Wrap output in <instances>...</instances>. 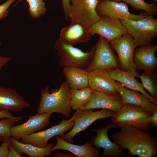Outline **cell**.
<instances>
[{
	"label": "cell",
	"mask_w": 157,
	"mask_h": 157,
	"mask_svg": "<svg viewBox=\"0 0 157 157\" xmlns=\"http://www.w3.org/2000/svg\"><path fill=\"white\" fill-rule=\"evenodd\" d=\"M120 130L112 135L113 142L140 157H154L157 151L156 137L147 130L130 125L119 126Z\"/></svg>",
	"instance_id": "obj_1"
},
{
	"label": "cell",
	"mask_w": 157,
	"mask_h": 157,
	"mask_svg": "<svg viewBox=\"0 0 157 157\" xmlns=\"http://www.w3.org/2000/svg\"><path fill=\"white\" fill-rule=\"evenodd\" d=\"M49 87V85H46L40 91V99L37 113L52 114L56 113L70 117L72 109L70 104V88L67 83L65 81L63 82L58 89H52L51 93Z\"/></svg>",
	"instance_id": "obj_2"
},
{
	"label": "cell",
	"mask_w": 157,
	"mask_h": 157,
	"mask_svg": "<svg viewBox=\"0 0 157 157\" xmlns=\"http://www.w3.org/2000/svg\"><path fill=\"white\" fill-rule=\"evenodd\" d=\"M127 33L133 38L136 47L151 43L157 36V20L147 15L136 20H120Z\"/></svg>",
	"instance_id": "obj_3"
},
{
	"label": "cell",
	"mask_w": 157,
	"mask_h": 157,
	"mask_svg": "<svg viewBox=\"0 0 157 157\" xmlns=\"http://www.w3.org/2000/svg\"><path fill=\"white\" fill-rule=\"evenodd\" d=\"M54 48L59 57V64L61 67H72L86 69L93 57L95 45L92 46L90 51L84 52L58 39L55 42Z\"/></svg>",
	"instance_id": "obj_4"
},
{
	"label": "cell",
	"mask_w": 157,
	"mask_h": 157,
	"mask_svg": "<svg viewBox=\"0 0 157 157\" xmlns=\"http://www.w3.org/2000/svg\"><path fill=\"white\" fill-rule=\"evenodd\" d=\"M151 114L138 106L123 104L119 111L111 117V121L115 127L130 125L148 130L151 127L149 121Z\"/></svg>",
	"instance_id": "obj_5"
},
{
	"label": "cell",
	"mask_w": 157,
	"mask_h": 157,
	"mask_svg": "<svg viewBox=\"0 0 157 157\" xmlns=\"http://www.w3.org/2000/svg\"><path fill=\"white\" fill-rule=\"evenodd\" d=\"M120 69L118 58L107 40L99 36L95 45L92 58L86 69L89 72L96 70Z\"/></svg>",
	"instance_id": "obj_6"
},
{
	"label": "cell",
	"mask_w": 157,
	"mask_h": 157,
	"mask_svg": "<svg viewBox=\"0 0 157 157\" xmlns=\"http://www.w3.org/2000/svg\"><path fill=\"white\" fill-rule=\"evenodd\" d=\"M93 109L76 111L71 118L74 122L72 128L67 133L60 137L68 142L73 143V138L78 133L87 129L96 120L111 117L115 113L110 110L103 109L93 111Z\"/></svg>",
	"instance_id": "obj_7"
},
{
	"label": "cell",
	"mask_w": 157,
	"mask_h": 157,
	"mask_svg": "<svg viewBox=\"0 0 157 157\" xmlns=\"http://www.w3.org/2000/svg\"><path fill=\"white\" fill-rule=\"evenodd\" d=\"M99 0H71L68 18L89 28L100 19L96 11Z\"/></svg>",
	"instance_id": "obj_8"
},
{
	"label": "cell",
	"mask_w": 157,
	"mask_h": 157,
	"mask_svg": "<svg viewBox=\"0 0 157 157\" xmlns=\"http://www.w3.org/2000/svg\"><path fill=\"white\" fill-rule=\"evenodd\" d=\"M110 43L118 55L121 69L125 72L137 70L133 58L134 51L137 47L129 34L127 33L111 41Z\"/></svg>",
	"instance_id": "obj_9"
},
{
	"label": "cell",
	"mask_w": 157,
	"mask_h": 157,
	"mask_svg": "<svg viewBox=\"0 0 157 157\" xmlns=\"http://www.w3.org/2000/svg\"><path fill=\"white\" fill-rule=\"evenodd\" d=\"M74 124L71 118L69 120L63 119L58 124L46 130L34 132L21 138L20 142L38 147H45L49 144L50 139L56 135H63L65 132L70 130Z\"/></svg>",
	"instance_id": "obj_10"
},
{
	"label": "cell",
	"mask_w": 157,
	"mask_h": 157,
	"mask_svg": "<svg viewBox=\"0 0 157 157\" xmlns=\"http://www.w3.org/2000/svg\"><path fill=\"white\" fill-rule=\"evenodd\" d=\"M96 11L100 17H106L116 19L136 20L142 19L147 15L146 13L137 15L129 12L126 3L108 0H100Z\"/></svg>",
	"instance_id": "obj_11"
},
{
	"label": "cell",
	"mask_w": 157,
	"mask_h": 157,
	"mask_svg": "<svg viewBox=\"0 0 157 157\" xmlns=\"http://www.w3.org/2000/svg\"><path fill=\"white\" fill-rule=\"evenodd\" d=\"M92 36L99 35L110 42L127 33L126 28L120 20L106 17H101L99 19L89 28Z\"/></svg>",
	"instance_id": "obj_12"
},
{
	"label": "cell",
	"mask_w": 157,
	"mask_h": 157,
	"mask_svg": "<svg viewBox=\"0 0 157 157\" xmlns=\"http://www.w3.org/2000/svg\"><path fill=\"white\" fill-rule=\"evenodd\" d=\"M52 114L37 113L30 116L25 122L11 127V136L18 140L47 127Z\"/></svg>",
	"instance_id": "obj_13"
},
{
	"label": "cell",
	"mask_w": 157,
	"mask_h": 157,
	"mask_svg": "<svg viewBox=\"0 0 157 157\" xmlns=\"http://www.w3.org/2000/svg\"><path fill=\"white\" fill-rule=\"evenodd\" d=\"M115 127L113 123L107 124L98 129H93L95 135L93 136L89 142L97 149L102 148V157H115L119 156L124 150L121 146L111 141L108 136V130Z\"/></svg>",
	"instance_id": "obj_14"
},
{
	"label": "cell",
	"mask_w": 157,
	"mask_h": 157,
	"mask_svg": "<svg viewBox=\"0 0 157 157\" xmlns=\"http://www.w3.org/2000/svg\"><path fill=\"white\" fill-rule=\"evenodd\" d=\"M88 87L93 91L110 95L119 94L116 81L107 70H96L88 72Z\"/></svg>",
	"instance_id": "obj_15"
},
{
	"label": "cell",
	"mask_w": 157,
	"mask_h": 157,
	"mask_svg": "<svg viewBox=\"0 0 157 157\" xmlns=\"http://www.w3.org/2000/svg\"><path fill=\"white\" fill-rule=\"evenodd\" d=\"M31 106L30 103L15 90L0 85V111L17 112Z\"/></svg>",
	"instance_id": "obj_16"
},
{
	"label": "cell",
	"mask_w": 157,
	"mask_h": 157,
	"mask_svg": "<svg viewBox=\"0 0 157 157\" xmlns=\"http://www.w3.org/2000/svg\"><path fill=\"white\" fill-rule=\"evenodd\" d=\"M157 45L151 44L136 47L133 58L137 70L155 71L157 67Z\"/></svg>",
	"instance_id": "obj_17"
},
{
	"label": "cell",
	"mask_w": 157,
	"mask_h": 157,
	"mask_svg": "<svg viewBox=\"0 0 157 157\" xmlns=\"http://www.w3.org/2000/svg\"><path fill=\"white\" fill-rule=\"evenodd\" d=\"M108 71L113 79L121 83L127 89L136 90L143 94L152 103L157 104V99L152 97L148 94L144 90L141 83L135 78L139 75V72L137 70L125 72L119 68Z\"/></svg>",
	"instance_id": "obj_18"
},
{
	"label": "cell",
	"mask_w": 157,
	"mask_h": 157,
	"mask_svg": "<svg viewBox=\"0 0 157 157\" xmlns=\"http://www.w3.org/2000/svg\"><path fill=\"white\" fill-rule=\"evenodd\" d=\"M92 36L89 28L78 23L71 22L62 28L58 39L65 44L73 45L88 42Z\"/></svg>",
	"instance_id": "obj_19"
},
{
	"label": "cell",
	"mask_w": 157,
	"mask_h": 157,
	"mask_svg": "<svg viewBox=\"0 0 157 157\" xmlns=\"http://www.w3.org/2000/svg\"><path fill=\"white\" fill-rule=\"evenodd\" d=\"M117 84L123 104H128L138 106L151 114L157 109V104L152 103L143 94L136 90L127 89L117 82Z\"/></svg>",
	"instance_id": "obj_20"
},
{
	"label": "cell",
	"mask_w": 157,
	"mask_h": 157,
	"mask_svg": "<svg viewBox=\"0 0 157 157\" xmlns=\"http://www.w3.org/2000/svg\"><path fill=\"white\" fill-rule=\"evenodd\" d=\"M123 104L122 97L119 94L110 95L93 91L91 100L81 110L106 109L115 113L119 111Z\"/></svg>",
	"instance_id": "obj_21"
},
{
	"label": "cell",
	"mask_w": 157,
	"mask_h": 157,
	"mask_svg": "<svg viewBox=\"0 0 157 157\" xmlns=\"http://www.w3.org/2000/svg\"><path fill=\"white\" fill-rule=\"evenodd\" d=\"M55 137L57 143L52 148V152L61 149L70 152L77 157H97L99 156V152L98 149L87 142L83 145H78L66 141L59 135Z\"/></svg>",
	"instance_id": "obj_22"
},
{
	"label": "cell",
	"mask_w": 157,
	"mask_h": 157,
	"mask_svg": "<svg viewBox=\"0 0 157 157\" xmlns=\"http://www.w3.org/2000/svg\"><path fill=\"white\" fill-rule=\"evenodd\" d=\"M66 81L70 89H81L88 87V72L86 69L72 67L63 68Z\"/></svg>",
	"instance_id": "obj_23"
},
{
	"label": "cell",
	"mask_w": 157,
	"mask_h": 157,
	"mask_svg": "<svg viewBox=\"0 0 157 157\" xmlns=\"http://www.w3.org/2000/svg\"><path fill=\"white\" fill-rule=\"evenodd\" d=\"M9 139L12 145L20 154L24 153L29 157L48 156L51 154V149L54 146L53 144L49 143L45 147H40L30 144L23 143L11 136Z\"/></svg>",
	"instance_id": "obj_24"
},
{
	"label": "cell",
	"mask_w": 157,
	"mask_h": 157,
	"mask_svg": "<svg viewBox=\"0 0 157 157\" xmlns=\"http://www.w3.org/2000/svg\"><path fill=\"white\" fill-rule=\"evenodd\" d=\"M93 91L89 87L81 89H70L72 109L76 111L81 110L91 100Z\"/></svg>",
	"instance_id": "obj_25"
},
{
	"label": "cell",
	"mask_w": 157,
	"mask_h": 157,
	"mask_svg": "<svg viewBox=\"0 0 157 157\" xmlns=\"http://www.w3.org/2000/svg\"><path fill=\"white\" fill-rule=\"evenodd\" d=\"M138 77L144 88L153 97L157 99V73L155 71H145Z\"/></svg>",
	"instance_id": "obj_26"
},
{
	"label": "cell",
	"mask_w": 157,
	"mask_h": 157,
	"mask_svg": "<svg viewBox=\"0 0 157 157\" xmlns=\"http://www.w3.org/2000/svg\"><path fill=\"white\" fill-rule=\"evenodd\" d=\"M22 0H19L14 5L15 6ZM29 5L28 11L31 17L39 18L44 15L47 11L45 3L43 0H25Z\"/></svg>",
	"instance_id": "obj_27"
},
{
	"label": "cell",
	"mask_w": 157,
	"mask_h": 157,
	"mask_svg": "<svg viewBox=\"0 0 157 157\" xmlns=\"http://www.w3.org/2000/svg\"><path fill=\"white\" fill-rule=\"evenodd\" d=\"M23 117L14 116L12 118H4L0 120V136L2 137L3 142L11 136V127L20 121Z\"/></svg>",
	"instance_id": "obj_28"
},
{
	"label": "cell",
	"mask_w": 157,
	"mask_h": 157,
	"mask_svg": "<svg viewBox=\"0 0 157 157\" xmlns=\"http://www.w3.org/2000/svg\"><path fill=\"white\" fill-rule=\"evenodd\" d=\"M128 3L136 10H142L145 11L148 15L153 16L157 13V6L156 3L153 2L148 3L144 0H126Z\"/></svg>",
	"instance_id": "obj_29"
},
{
	"label": "cell",
	"mask_w": 157,
	"mask_h": 157,
	"mask_svg": "<svg viewBox=\"0 0 157 157\" xmlns=\"http://www.w3.org/2000/svg\"><path fill=\"white\" fill-rule=\"evenodd\" d=\"M16 0H8L0 5V20L7 17L8 13V9Z\"/></svg>",
	"instance_id": "obj_30"
},
{
	"label": "cell",
	"mask_w": 157,
	"mask_h": 157,
	"mask_svg": "<svg viewBox=\"0 0 157 157\" xmlns=\"http://www.w3.org/2000/svg\"><path fill=\"white\" fill-rule=\"evenodd\" d=\"M3 142L0 146V157H7L8 154V146L10 141L9 138Z\"/></svg>",
	"instance_id": "obj_31"
},
{
	"label": "cell",
	"mask_w": 157,
	"mask_h": 157,
	"mask_svg": "<svg viewBox=\"0 0 157 157\" xmlns=\"http://www.w3.org/2000/svg\"><path fill=\"white\" fill-rule=\"evenodd\" d=\"M65 17L66 20L68 19V13L70 6L71 0H60Z\"/></svg>",
	"instance_id": "obj_32"
},
{
	"label": "cell",
	"mask_w": 157,
	"mask_h": 157,
	"mask_svg": "<svg viewBox=\"0 0 157 157\" xmlns=\"http://www.w3.org/2000/svg\"><path fill=\"white\" fill-rule=\"evenodd\" d=\"M9 152L7 157H22L10 142L8 146Z\"/></svg>",
	"instance_id": "obj_33"
},
{
	"label": "cell",
	"mask_w": 157,
	"mask_h": 157,
	"mask_svg": "<svg viewBox=\"0 0 157 157\" xmlns=\"http://www.w3.org/2000/svg\"><path fill=\"white\" fill-rule=\"evenodd\" d=\"M151 127L157 126V109L155 110L150 116L149 120Z\"/></svg>",
	"instance_id": "obj_34"
},
{
	"label": "cell",
	"mask_w": 157,
	"mask_h": 157,
	"mask_svg": "<svg viewBox=\"0 0 157 157\" xmlns=\"http://www.w3.org/2000/svg\"><path fill=\"white\" fill-rule=\"evenodd\" d=\"M12 59L11 57L0 56V72L2 68Z\"/></svg>",
	"instance_id": "obj_35"
},
{
	"label": "cell",
	"mask_w": 157,
	"mask_h": 157,
	"mask_svg": "<svg viewBox=\"0 0 157 157\" xmlns=\"http://www.w3.org/2000/svg\"><path fill=\"white\" fill-rule=\"evenodd\" d=\"M14 116L10 111L6 110L0 111V119L10 118Z\"/></svg>",
	"instance_id": "obj_36"
},
{
	"label": "cell",
	"mask_w": 157,
	"mask_h": 157,
	"mask_svg": "<svg viewBox=\"0 0 157 157\" xmlns=\"http://www.w3.org/2000/svg\"><path fill=\"white\" fill-rule=\"evenodd\" d=\"M72 154L70 153H63L58 152H57L55 153L53 155V157H72Z\"/></svg>",
	"instance_id": "obj_37"
},
{
	"label": "cell",
	"mask_w": 157,
	"mask_h": 157,
	"mask_svg": "<svg viewBox=\"0 0 157 157\" xmlns=\"http://www.w3.org/2000/svg\"><path fill=\"white\" fill-rule=\"evenodd\" d=\"M108 0L110 1H117V2H123L126 3V0Z\"/></svg>",
	"instance_id": "obj_38"
},
{
	"label": "cell",
	"mask_w": 157,
	"mask_h": 157,
	"mask_svg": "<svg viewBox=\"0 0 157 157\" xmlns=\"http://www.w3.org/2000/svg\"><path fill=\"white\" fill-rule=\"evenodd\" d=\"M1 141H3V138L2 137L0 136V142Z\"/></svg>",
	"instance_id": "obj_39"
},
{
	"label": "cell",
	"mask_w": 157,
	"mask_h": 157,
	"mask_svg": "<svg viewBox=\"0 0 157 157\" xmlns=\"http://www.w3.org/2000/svg\"><path fill=\"white\" fill-rule=\"evenodd\" d=\"M157 0H153V2L156 3Z\"/></svg>",
	"instance_id": "obj_40"
},
{
	"label": "cell",
	"mask_w": 157,
	"mask_h": 157,
	"mask_svg": "<svg viewBox=\"0 0 157 157\" xmlns=\"http://www.w3.org/2000/svg\"><path fill=\"white\" fill-rule=\"evenodd\" d=\"M1 42L0 41V47H1Z\"/></svg>",
	"instance_id": "obj_41"
}]
</instances>
